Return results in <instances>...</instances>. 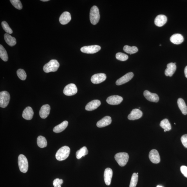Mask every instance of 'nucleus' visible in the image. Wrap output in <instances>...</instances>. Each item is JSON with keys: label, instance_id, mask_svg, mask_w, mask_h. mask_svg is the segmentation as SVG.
Returning a JSON list of instances; mask_svg holds the SVG:
<instances>
[{"label": "nucleus", "instance_id": "33", "mask_svg": "<svg viewBox=\"0 0 187 187\" xmlns=\"http://www.w3.org/2000/svg\"><path fill=\"white\" fill-rule=\"evenodd\" d=\"M2 28L7 33L11 34L13 33V32L11 28L10 27L6 21L2 22Z\"/></svg>", "mask_w": 187, "mask_h": 187}, {"label": "nucleus", "instance_id": "25", "mask_svg": "<svg viewBox=\"0 0 187 187\" xmlns=\"http://www.w3.org/2000/svg\"><path fill=\"white\" fill-rule=\"evenodd\" d=\"M68 122L67 121H65L60 124L55 126L53 129L54 132L56 133H59L64 131L67 127L68 125Z\"/></svg>", "mask_w": 187, "mask_h": 187}, {"label": "nucleus", "instance_id": "36", "mask_svg": "<svg viewBox=\"0 0 187 187\" xmlns=\"http://www.w3.org/2000/svg\"><path fill=\"white\" fill-rule=\"evenodd\" d=\"M116 58L117 59L122 61H125L128 59L127 55L122 52L118 53L116 55Z\"/></svg>", "mask_w": 187, "mask_h": 187}, {"label": "nucleus", "instance_id": "2", "mask_svg": "<svg viewBox=\"0 0 187 187\" xmlns=\"http://www.w3.org/2000/svg\"><path fill=\"white\" fill-rule=\"evenodd\" d=\"M59 66V63L57 60L53 59L45 65L43 68V70L46 73L55 72L58 69Z\"/></svg>", "mask_w": 187, "mask_h": 187}, {"label": "nucleus", "instance_id": "39", "mask_svg": "<svg viewBox=\"0 0 187 187\" xmlns=\"http://www.w3.org/2000/svg\"><path fill=\"white\" fill-rule=\"evenodd\" d=\"M180 170L184 176L187 178V167L185 166H182L181 167Z\"/></svg>", "mask_w": 187, "mask_h": 187}, {"label": "nucleus", "instance_id": "26", "mask_svg": "<svg viewBox=\"0 0 187 187\" xmlns=\"http://www.w3.org/2000/svg\"><path fill=\"white\" fill-rule=\"evenodd\" d=\"M178 104L179 109L184 115L187 114V107L184 100L181 98H179L178 100Z\"/></svg>", "mask_w": 187, "mask_h": 187}, {"label": "nucleus", "instance_id": "18", "mask_svg": "<svg viewBox=\"0 0 187 187\" xmlns=\"http://www.w3.org/2000/svg\"><path fill=\"white\" fill-rule=\"evenodd\" d=\"M167 21V17L164 15H159L155 18V24L159 27L164 25Z\"/></svg>", "mask_w": 187, "mask_h": 187}, {"label": "nucleus", "instance_id": "34", "mask_svg": "<svg viewBox=\"0 0 187 187\" xmlns=\"http://www.w3.org/2000/svg\"><path fill=\"white\" fill-rule=\"evenodd\" d=\"M10 1L16 9L19 10L22 9V5L20 0H10Z\"/></svg>", "mask_w": 187, "mask_h": 187}, {"label": "nucleus", "instance_id": "30", "mask_svg": "<svg viewBox=\"0 0 187 187\" xmlns=\"http://www.w3.org/2000/svg\"><path fill=\"white\" fill-rule=\"evenodd\" d=\"M123 49L125 52L130 54L136 53L138 51V49L136 47H130L127 45L124 47Z\"/></svg>", "mask_w": 187, "mask_h": 187}, {"label": "nucleus", "instance_id": "3", "mask_svg": "<svg viewBox=\"0 0 187 187\" xmlns=\"http://www.w3.org/2000/svg\"><path fill=\"white\" fill-rule=\"evenodd\" d=\"M89 17L91 22L92 24L95 25L99 22L100 15L99 9L96 6H94L91 8Z\"/></svg>", "mask_w": 187, "mask_h": 187}, {"label": "nucleus", "instance_id": "40", "mask_svg": "<svg viewBox=\"0 0 187 187\" xmlns=\"http://www.w3.org/2000/svg\"><path fill=\"white\" fill-rule=\"evenodd\" d=\"M184 73H185L186 77L187 78V65L185 67V69H184Z\"/></svg>", "mask_w": 187, "mask_h": 187}, {"label": "nucleus", "instance_id": "10", "mask_svg": "<svg viewBox=\"0 0 187 187\" xmlns=\"http://www.w3.org/2000/svg\"><path fill=\"white\" fill-rule=\"evenodd\" d=\"M133 73L132 72L126 73L122 77L118 79L116 81V84L117 85H120L127 83L133 78Z\"/></svg>", "mask_w": 187, "mask_h": 187}, {"label": "nucleus", "instance_id": "43", "mask_svg": "<svg viewBox=\"0 0 187 187\" xmlns=\"http://www.w3.org/2000/svg\"><path fill=\"white\" fill-rule=\"evenodd\" d=\"M164 132H166V130H164Z\"/></svg>", "mask_w": 187, "mask_h": 187}, {"label": "nucleus", "instance_id": "4", "mask_svg": "<svg viewBox=\"0 0 187 187\" xmlns=\"http://www.w3.org/2000/svg\"><path fill=\"white\" fill-rule=\"evenodd\" d=\"M18 164L21 172L26 173L28 170V165L27 158L24 155L21 154L18 156Z\"/></svg>", "mask_w": 187, "mask_h": 187}, {"label": "nucleus", "instance_id": "12", "mask_svg": "<svg viewBox=\"0 0 187 187\" xmlns=\"http://www.w3.org/2000/svg\"><path fill=\"white\" fill-rule=\"evenodd\" d=\"M123 100L122 97L118 95H113L108 97L106 101L110 105H117L120 104Z\"/></svg>", "mask_w": 187, "mask_h": 187}, {"label": "nucleus", "instance_id": "41", "mask_svg": "<svg viewBox=\"0 0 187 187\" xmlns=\"http://www.w3.org/2000/svg\"><path fill=\"white\" fill-rule=\"evenodd\" d=\"M41 1L42 2H48L49 1V0H41Z\"/></svg>", "mask_w": 187, "mask_h": 187}, {"label": "nucleus", "instance_id": "21", "mask_svg": "<svg viewBox=\"0 0 187 187\" xmlns=\"http://www.w3.org/2000/svg\"><path fill=\"white\" fill-rule=\"evenodd\" d=\"M71 20L70 13L68 12H65L62 13L59 18V22L62 25L67 24Z\"/></svg>", "mask_w": 187, "mask_h": 187}, {"label": "nucleus", "instance_id": "11", "mask_svg": "<svg viewBox=\"0 0 187 187\" xmlns=\"http://www.w3.org/2000/svg\"><path fill=\"white\" fill-rule=\"evenodd\" d=\"M149 156L150 160L154 164H158L160 162V159L159 152L156 149L152 150L149 152Z\"/></svg>", "mask_w": 187, "mask_h": 187}, {"label": "nucleus", "instance_id": "37", "mask_svg": "<svg viewBox=\"0 0 187 187\" xmlns=\"http://www.w3.org/2000/svg\"><path fill=\"white\" fill-rule=\"evenodd\" d=\"M63 183L62 179L56 178L53 181V185L54 187H61V185Z\"/></svg>", "mask_w": 187, "mask_h": 187}, {"label": "nucleus", "instance_id": "27", "mask_svg": "<svg viewBox=\"0 0 187 187\" xmlns=\"http://www.w3.org/2000/svg\"><path fill=\"white\" fill-rule=\"evenodd\" d=\"M88 154V151L86 147L84 146L78 150L76 153V157L78 159H80Z\"/></svg>", "mask_w": 187, "mask_h": 187}, {"label": "nucleus", "instance_id": "8", "mask_svg": "<svg viewBox=\"0 0 187 187\" xmlns=\"http://www.w3.org/2000/svg\"><path fill=\"white\" fill-rule=\"evenodd\" d=\"M101 49V47L98 45L84 46L80 49L81 52L84 53L94 54L99 51Z\"/></svg>", "mask_w": 187, "mask_h": 187}, {"label": "nucleus", "instance_id": "23", "mask_svg": "<svg viewBox=\"0 0 187 187\" xmlns=\"http://www.w3.org/2000/svg\"><path fill=\"white\" fill-rule=\"evenodd\" d=\"M170 41L174 44H180L184 41L183 36L180 34H175L170 37Z\"/></svg>", "mask_w": 187, "mask_h": 187}, {"label": "nucleus", "instance_id": "13", "mask_svg": "<svg viewBox=\"0 0 187 187\" xmlns=\"http://www.w3.org/2000/svg\"><path fill=\"white\" fill-rule=\"evenodd\" d=\"M144 95L148 101L153 102H158L159 100V97L156 94L151 93L148 91L144 92Z\"/></svg>", "mask_w": 187, "mask_h": 187}, {"label": "nucleus", "instance_id": "38", "mask_svg": "<svg viewBox=\"0 0 187 187\" xmlns=\"http://www.w3.org/2000/svg\"><path fill=\"white\" fill-rule=\"evenodd\" d=\"M181 141L183 145L187 148V134H185L181 137Z\"/></svg>", "mask_w": 187, "mask_h": 187}, {"label": "nucleus", "instance_id": "7", "mask_svg": "<svg viewBox=\"0 0 187 187\" xmlns=\"http://www.w3.org/2000/svg\"><path fill=\"white\" fill-rule=\"evenodd\" d=\"M63 92L65 95L68 96L73 95L77 93V88L75 84H70L65 87Z\"/></svg>", "mask_w": 187, "mask_h": 187}, {"label": "nucleus", "instance_id": "35", "mask_svg": "<svg viewBox=\"0 0 187 187\" xmlns=\"http://www.w3.org/2000/svg\"><path fill=\"white\" fill-rule=\"evenodd\" d=\"M17 74L18 77L22 80H25L27 77L25 71L23 69H18L17 71Z\"/></svg>", "mask_w": 187, "mask_h": 187}, {"label": "nucleus", "instance_id": "9", "mask_svg": "<svg viewBox=\"0 0 187 187\" xmlns=\"http://www.w3.org/2000/svg\"><path fill=\"white\" fill-rule=\"evenodd\" d=\"M107 78L106 75L103 73H97L92 76L91 80L94 84H99L103 82Z\"/></svg>", "mask_w": 187, "mask_h": 187}, {"label": "nucleus", "instance_id": "32", "mask_svg": "<svg viewBox=\"0 0 187 187\" xmlns=\"http://www.w3.org/2000/svg\"><path fill=\"white\" fill-rule=\"evenodd\" d=\"M138 175L136 173H134L132 176L130 187H136L138 181Z\"/></svg>", "mask_w": 187, "mask_h": 187}, {"label": "nucleus", "instance_id": "29", "mask_svg": "<svg viewBox=\"0 0 187 187\" xmlns=\"http://www.w3.org/2000/svg\"><path fill=\"white\" fill-rule=\"evenodd\" d=\"M160 125L166 131H169L171 129L172 127L169 121L166 118L160 122Z\"/></svg>", "mask_w": 187, "mask_h": 187}, {"label": "nucleus", "instance_id": "15", "mask_svg": "<svg viewBox=\"0 0 187 187\" xmlns=\"http://www.w3.org/2000/svg\"><path fill=\"white\" fill-rule=\"evenodd\" d=\"M113 174V171L111 168H107L104 171V180L105 183L107 185H110L111 183Z\"/></svg>", "mask_w": 187, "mask_h": 187}, {"label": "nucleus", "instance_id": "31", "mask_svg": "<svg viewBox=\"0 0 187 187\" xmlns=\"http://www.w3.org/2000/svg\"><path fill=\"white\" fill-rule=\"evenodd\" d=\"M0 57L4 62H7L8 60V56L6 50L1 44L0 45Z\"/></svg>", "mask_w": 187, "mask_h": 187}, {"label": "nucleus", "instance_id": "19", "mask_svg": "<svg viewBox=\"0 0 187 187\" xmlns=\"http://www.w3.org/2000/svg\"><path fill=\"white\" fill-rule=\"evenodd\" d=\"M112 122L111 117L110 116H106L102 118L97 123V126L99 128H103L109 125Z\"/></svg>", "mask_w": 187, "mask_h": 187}, {"label": "nucleus", "instance_id": "14", "mask_svg": "<svg viewBox=\"0 0 187 187\" xmlns=\"http://www.w3.org/2000/svg\"><path fill=\"white\" fill-rule=\"evenodd\" d=\"M143 112L138 109H133L128 116L129 120H135L140 118L143 115Z\"/></svg>", "mask_w": 187, "mask_h": 187}, {"label": "nucleus", "instance_id": "22", "mask_svg": "<svg viewBox=\"0 0 187 187\" xmlns=\"http://www.w3.org/2000/svg\"><path fill=\"white\" fill-rule=\"evenodd\" d=\"M34 115V112L31 107H26L23 110L22 117L24 118L26 120H31L32 119Z\"/></svg>", "mask_w": 187, "mask_h": 187}, {"label": "nucleus", "instance_id": "24", "mask_svg": "<svg viewBox=\"0 0 187 187\" xmlns=\"http://www.w3.org/2000/svg\"><path fill=\"white\" fill-rule=\"evenodd\" d=\"M4 37L5 42L9 46L13 47L16 44V39L14 37L10 36L9 34H5Z\"/></svg>", "mask_w": 187, "mask_h": 187}, {"label": "nucleus", "instance_id": "28", "mask_svg": "<svg viewBox=\"0 0 187 187\" xmlns=\"http://www.w3.org/2000/svg\"><path fill=\"white\" fill-rule=\"evenodd\" d=\"M37 143L38 145L40 148H43L47 146V140L43 136H39L37 139Z\"/></svg>", "mask_w": 187, "mask_h": 187}, {"label": "nucleus", "instance_id": "16", "mask_svg": "<svg viewBox=\"0 0 187 187\" xmlns=\"http://www.w3.org/2000/svg\"><path fill=\"white\" fill-rule=\"evenodd\" d=\"M101 104V102L99 100H94L87 104L85 109L88 111H92L97 109Z\"/></svg>", "mask_w": 187, "mask_h": 187}, {"label": "nucleus", "instance_id": "42", "mask_svg": "<svg viewBox=\"0 0 187 187\" xmlns=\"http://www.w3.org/2000/svg\"><path fill=\"white\" fill-rule=\"evenodd\" d=\"M157 187H163V186H161L158 185V186H157Z\"/></svg>", "mask_w": 187, "mask_h": 187}, {"label": "nucleus", "instance_id": "5", "mask_svg": "<svg viewBox=\"0 0 187 187\" xmlns=\"http://www.w3.org/2000/svg\"><path fill=\"white\" fill-rule=\"evenodd\" d=\"M129 156L126 152H119L115 155V159L121 166H124L129 160Z\"/></svg>", "mask_w": 187, "mask_h": 187}, {"label": "nucleus", "instance_id": "1", "mask_svg": "<svg viewBox=\"0 0 187 187\" xmlns=\"http://www.w3.org/2000/svg\"><path fill=\"white\" fill-rule=\"evenodd\" d=\"M70 149L69 147L64 146L61 147L57 151L56 157L59 161H62L66 159L69 156Z\"/></svg>", "mask_w": 187, "mask_h": 187}, {"label": "nucleus", "instance_id": "20", "mask_svg": "<svg viewBox=\"0 0 187 187\" xmlns=\"http://www.w3.org/2000/svg\"><path fill=\"white\" fill-rule=\"evenodd\" d=\"M165 70V75L167 76L172 77L176 69V66L174 63L171 62L167 64Z\"/></svg>", "mask_w": 187, "mask_h": 187}, {"label": "nucleus", "instance_id": "17", "mask_svg": "<svg viewBox=\"0 0 187 187\" xmlns=\"http://www.w3.org/2000/svg\"><path fill=\"white\" fill-rule=\"evenodd\" d=\"M51 108L48 104L43 105L39 110V114L42 118H46L50 114Z\"/></svg>", "mask_w": 187, "mask_h": 187}, {"label": "nucleus", "instance_id": "6", "mask_svg": "<svg viewBox=\"0 0 187 187\" xmlns=\"http://www.w3.org/2000/svg\"><path fill=\"white\" fill-rule=\"evenodd\" d=\"M10 99V94L6 91H2L0 93V107L5 108L8 105Z\"/></svg>", "mask_w": 187, "mask_h": 187}]
</instances>
